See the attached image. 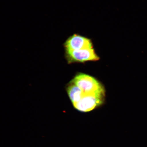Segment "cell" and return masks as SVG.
Masks as SVG:
<instances>
[{"label":"cell","mask_w":147,"mask_h":147,"mask_svg":"<svg viewBox=\"0 0 147 147\" xmlns=\"http://www.w3.org/2000/svg\"><path fill=\"white\" fill-rule=\"evenodd\" d=\"M72 82L80 88L85 94L105 93L103 87L100 83L89 75L78 74L75 77Z\"/></svg>","instance_id":"obj_1"},{"label":"cell","mask_w":147,"mask_h":147,"mask_svg":"<svg viewBox=\"0 0 147 147\" xmlns=\"http://www.w3.org/2000/svg\"><path fill=\"white\" fill-rule=\"evenodd\" d=\"M104 96V94H84L79 102L73 105L76 109L80 111H91L102 103Z\"/></svg>","instance_id":"obj_3"},{"label":"cell","mask_w":147,"mask_h":147,"mask_svg":"<svg viewBox=\"0 0 147 147\" xmlns=\"http://www.w3.org/2000/svg\"><path fill=\"white\" fill-rule=\"evenodd\" d=\"M65 56L70 63L96 61L100 59L93 47L78 50L65 51Z\"/></svg>","instance_id":"obj_2"},{"label":"cell","mask_w":147,"mask_h":147,"mask_svg":"<svg viewBox=\"0 0 147 147\" xmlns=\"http://www.w3.org/2000/svg\"><path fill=\"white\" fill-rule=\"evenodd\" d=\"M63 45L65 51L78 50L93 47L90 39L78 34L69 36Z\"/></svg>","instance_id":"obj_4"},{"label":"cell","mask_w":147,"mask_h":147,"mask_svg":"<svg viewBox=\"0 0 147 147\" xmlns=\"http://www.w3.org/2000/svg\"><path fill=\"white\" fill-rule=\"evenodd\" d=\"M67 91L69 98L73 104L79 102L84 94L82 90L73 83L69 86Z\"/></svg>","instance_id":"obj_5"}]
</instances>
